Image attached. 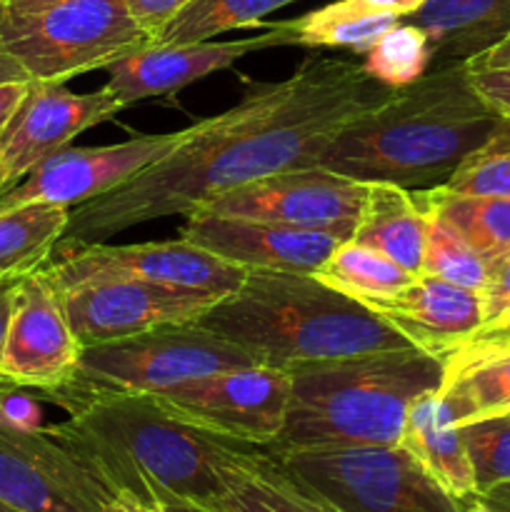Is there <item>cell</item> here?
Returning <instances> with one entry per match:
<instances>
[{
  "label": "cell",
  "mask_w": 510,
  "mask_h": 512,
  "mask_svg": "<svg viewBox=\"0 0 510 512\" xmlns=\"http://www.w3.org/2000/svg\"><path fill=\"white\" fill-rule=\"evenodd\" d=\"M335 512H465L403 445L273 453Z\"/></svg>",
  "instance_id": "obj_8"
},
{
  "label": "cell",
  "mask_w": 510,
  "mask_h": 512,
  "mask_svg": "<svg viewBox=\"0 0 510 512\" xmlns=\"http://www.w3.org/2000/svg\"><path fill=\"white\" fill-rule=\"evenodd\" d=\"M243 365L258 363L200 323L160 325L130 338L83 345L73 378L63 388L38 393V398L58 405L90 395H160L190 380Z\"/></svg>",
  "instance_id": "obj_6"
},
{
  "label": "cell",
  "mask_w": 510,
  "mask_h": 512,
  "mask_svg": "<svg viewBox=\"0 0 510 512\" xmlns=\"http://www.w3.org/2000/svg\"><path fill=\"white\" fill-rule=\"evenodd\" d=\"M383 318L413 348L445 360L483 328L480 293L445 283L433 275H415L413 283L390 298L360 300Z\"/></svg>",
  "instance_id": "obj_19"
},
{
  "label": "cell",
  "mask_w": 510,
  "mask_h": 512,
  "mask_svg": "<svg viewBox=\"0 0 510 512\" xmlns=\"http://www.w3.org/2000/svg\"><path fill=\"white\" fill-rule=\"evenodd\" d=\"M190 3L193 0H128V8L140 28L153 38L173 15H178Z\"/></svg>",
  "instance_id": "obj_36"
},
{
  "label": "cell",
  "mask_w": 510,
  "mask_h": 512,
  "mask_svg": "<svg viewBox=\"0 0 510 512\" xmlns=\"http://www.w3.org/2000/svg\"><path fill=\"white\" fill-rule=\"evenodd\" d=\"M398 15L365 10L350 0H335L318 10L288 20L293 45L300 48H343L363 55L385 30L398 25Z\"/></svg>",
  "instance_id": "obj_26"
},
{
  "label": "cell",
  "mask_w": 510,
  "mask_h": 512,
  "mask_svg": "<svg viewBox=\"0 0 510 512\" xmlns=\"http://www.w3.org/2000/svg\"><path fill=\"white\" fill-rule=\"evenodd\" d=\"M403 448H408L435 480L458 500L475 498V478L465 450L463 428L440 418L438 390L425 393L410 405L405 418Z\"/></svg>",
  "instance_id": "obj_24"
},
{
  "label": "cell",
  "mask_w": 510,
  "mask_h": 512,
  "mask_svg": "<svg viewBox=\"0 0 510 512\" xmlns=\"http://www.w3.org/2000/svg\"><path fill=\"white\" fill-rule=\"evenodd\" d=\"M425 225L428 215L413 190L393 183H365L363 208L350 240L378 250L408 273L420 275Z\"/></svg>",
  "instance_id": "obj_22"
},
{
  "label": "cell",
  "mask_w": 510,
  "mask_h": 512,
  "mask_svg": "<svg viewBox=\"0 0 510 512\" xmlns=\"http://www.w3.org/2000/svg\"><path fill=\"white\" fill-rule=\"evenodd\" d=\"M405 20L425 30L433 48V68H440L478 58L508 38L510 0H428Z\"/></svg>",
  "instance_id": "obj_21"
},
{
  "label": "cell",
  "mask_w": 510,
  "mask_h": 512,
  "mask_svg": "<svg viewBox=\"0 0 510 512\" xmlns=\"http://www.w3.org/2000/svg\"><path fill=\"white\" fill-rule=\"evenodd\" d=\"M393 93L363 60L310 55L278 83H258L118 190L70 210L63 240L103 243L135 225L188 218L208 200L290 168L318 165L335 135Z\"/></svg>",
  "instance_id": "obj_1"
},
{
  "label": "cell",
  "mask_w": 510,
  "mask_h": 512,
  "mask_svg": "<svg viewBox=\"0 0 510 512\" xmlns=\"http://www.w3.org/2000/svg\"><path fill=\"white\" fill-rule=\"evenodd\" d=\"M475 68H500V65H510V35L503 38L500 43H495L493 48H488L485 53H480L478 58L468 60Z\"/></svg>",
  "instance_id": "obj_41"
},
{
  "label": "cell",
  "mask_w": 510,
  "mask_h": 512,
  "mask_svg": "<svg viewBox=\"0 0 510 512\" xmlns=\"http://www.w3.org/2000/svg\"><path fill=\"white\" fill-rule=\"evenodd\" d=\"M103 512H165L163 505L155 500H143L138 495L128 493V490H115L110 498L105 500Z\"/></svg>",
  "instance_id": "obj_39"
},
{
  "label": "cell",
  "mask_w": 510,
  "mask_h": 512,
  "mask_svg": "<svg viewBox=\"0 0 510 512\" xmlns=\"http://www.w3.org/2000/svg\"><path fill=\"white\" fill-rule=\"evenodd\" d=\"M83 345L110 343L160 325L198 323L223 295L145 280H105L58 290Z\"/></svg>",
  "instance_id": "obj_14"
},
{
  "label": "cell",
  "mask_w": 510,
  "mask_h": 512,
  "mask_svg": "<svg viewBox=\"0 0 510 512\" xmlns=\"http://www.w3.org/2000/svg\"><path fill=\"white\" fill-rule=\"evenodd\" d=\"M80 353L83 343L45 270L18 280L0 348V385L35 393L63 388L78 370Z\"/></svg>",
  "instance_id": "obj_12"
},
{
  "label": "cell",
  "mask_w": 510,
  "mask_h": 512,
  "mask_svg": "<svg viewBox=\"0 0 510 512\" xmlns=\"http://www.w3.org/2000/svg\"><path fill=\"white\" fill-rule=\"evenodd\" d=\"M365 73L390 90L405 88L433 68V48L423 28L400 20L363 53Z\"/></svg>",
  "instance_id": "obj_31"
},
{
  "label": "cell",
  "mask_w": 510,
  "mask_h": 512,
  "mask_svg": "<svg viewBox=\"0 0 510 512\" xmlns=\"http://www.w3.org/2000/svg\"><path fill=\"white\" fill-rule=\"evenodd\" d=\"M20 78H28V75L23 73V68H20L8 53L0 50V83H5V80H20Z\"/></svg>",
  "instance_id": "obj_45"
},
{
  "label": "cell",
  "mask_w": 510,
  "mask_h": 512,
  "mask_svg": "<svg viewBox=\"0 0 510 512\" xmlns=\"http://www.w3.org/2000/svg\"><path fill=\"white\" fill-rule=\"evenodd\" d=\"M455 195L510 198V120L480 150H475L445 185Z\"/></svg>",
  "instance_id": "obj_32"
},
{
  "label": "cell",
  "mask_w": 510,
  "mask_h": 512,
  "mask_svg": "<svg viewBox=\"0 0 510 512\" xmlns=\"http://www.w3.org/2000/svg\"><path fill=\"white\" fill-rule=\"evenodd\" d=\"M503 123L473 85L468 60L448 63L345 125L318 165L360 183L440 188Z\"/></svg>",
  "instance_id": "obj_2"
},
{
  "label": "cell",
  "mask_w": 510,
  "mask_h": 512,
  "mask_svg": "<svg viewBox=\"0 0 510 512\" xmlns=\"http://www.w3.org/2000/svg\"><path fill=\"white\" fill-rule=\"evenodd\" d=\"M125 110L105 88L73 93L65 83L30 80V90L0 138V195L43 160L68 148L80 133Z\"/></svg>",
  "instance_id": "obj_16"
},
{
  "label": "cell",
  "mask_w": 510,
  "mask_h": 512,
  "mask_svg": "<svg viewBox=\"0 0 510 512\" xmlns=\"http://www.w3.org/2000/svg\"><path fill=\"white\" fill-rule=\"evenodd\" d=\"M128 0H65L38 13L0 10V50L30 80L65 83L148 48Z\"/></svg>",
  "instance_id": "obj_7"
},
{
  "label": "cell",
  "mask_w": 510,
  "mask_h": 512,
  "mask_svg": "<svg viewBox=\"0 0 510 512\" xmlns=\"http://www.w3.org/2000/svg\"><path fill=\"white\" fill-rule=\"evenodd\" d=\"M478 500H483V503L495 512H510V485L493 490V493L483 495V498H478Z\"/></svg>",
  "instance_id": "obj_44"
},
{
  "label": "cell",
  "mask_w": 510,
  "mask_h": 512,
  "mask_svg": "<svg viewBox=\"0 0 510 512\" xmlns=\"http://www.w3.org/2000/svg\"><path fill=\"white\" fill-rule=\"evenodd\" d=\"M68 420L48 425L110 493L178 498L213 508L223 493L228 440L173 418L153 395H90L58 403Z\"/></svg>",
  "instance_id": "obj_3"
},
{
  "label": "cell",
  "mask_w": 510,
  "mask_h": 512,
  "mask_svg": "<svg viewBox=\"0 0 510 512\" xmlns=\"http://www.w3.org/2000/svg\"><path fill=\"white\" fill-rule=\"evenodd\" d=\"M218 470L223 493L210 508L215 512H335L258 445L228 440Z\"/></svg>",
  "instance_id": "obj_20"
},
{
  "label": "cell",
  "mask_w": 510,
  "mask_h": 512,
  "mask_svg": "<svg viewBox=\"0 0 510 512\" xmlns=\"http://www.w3.org/2000/svg\"><path fill=\"white\" fill-rule=\"evenodd\" d=\"M415 198H418V193H415ZM420 205L428 215L423 270L420 273L433 275V278L445 280V283L460 285V288L475 290V293H483L490 273H493V260L485 258L478 248H473L463 238V233L453 223H448L438 210L430 208L423 200H420Z\"/></svg>",
  "instance_id": "obj_30"
},
{
  "label": "cell",
  "mask_w": 510,
  "mask_h": 512,
  "mask_svg": "<svg viewBox=\"0 0 510 512\" xmlns=\"http://www.w3.org/2000/svg\"><path fill=\"white\" fill-rule=\"evenodd\" d=\"M153 398L193 428L265 448L285 425L290 375L268 365H243L190 380Z\"/></svg>",
  "instance_id": "obj_10"
},
{
  "label": "cell",
  "mask_w": 510,
  "mask_h": 512,
  "mask_svg": "<svg viewBox=\"0 0 510 512\" xmlns=\"http://www.w3.org/2000/svg\"><path fill=\"white\" fill-rule=\"evenodd\" d=\"M43 270L58 290L105 283V280H145V283L208 290L215 295L238 290L248 273L183 238L128 245H113L108 240L103 243L60 240Z\"/></svg>",
  "instance_id": "obj_9"
},
{
  "label": "cell",
  "mask_w": 510,
  "mask_h": 512,
  "mask_svg": "<svg viewBox=\"0 0 510 512\" xmlns=\"http://www.w3.org/2000/svg\"><path fill=\"white\" fill-rule=\"evenodd\" d=\"M70 208L33 203L0 213V283H18L45 268L63 240Z\"/></svg>",
  "instance_id": "obj_25"
},
{
  "label": "cell",
  "mask_w": 510,
  "mask_h": 512,
  "mask_svg": "<svg viewBox=\"0 0 510 512\" xmlns=\"http://www.w3.org/2000/svg\"><path fill=\"white\" fill-rule=\"evenodd\" d=\"M288 375L285 425L268 453L400 445L410 405L443 385L445 360L403 348L293 365Z\"/></svg>",
  "instance_id": "obj_5"
},
{
  "label": "cell",
  "mask_w": 510,
  "mask_h": 512,
  "mask_svg": "<svg viewBox=\"0 0 510 512\" xmlns=\"http://www.w3.org/2000/svg\"><path fill=\"white\" fill-rule=\"evenodd\" d=\"M470 75H473V85L483 95L485 103L505 120H510V65H500V68L470 65Z\"/></svg>",
  "instance_id": "obj_35"
},
{
  "label": "cell",
  "mask_w": 510,
  "mask_h": 512,
  "mask_svg": "<svg viewBox=\"0 0 510 512\" xmlns=\"http://www.w3.org/2000/svg\"><path fill=\"white\" fill-rule=\"evenodd\" d=\"M440 418L455 428L510 415V348L445 360L438 390Z\"/></svg>",
  "instance_id": "obj_23"
},
{
  "label": "cell",
  "mask_w": 510,
  "mask_h": 512,
  "mask_svg": "<svg viewBox=\"0 0 510 512\" xmlns=\"http://www.w3.org/2000/svg\"><path fill=\"white\" fill-rule=\"evenodd\" d=\"M198 323L258 365L280 370L413 348L360 300L310 273L248 270L240 288L223 295Z\"/></svg>",
  "instance_id": "obj_4"
},
{
  "label": "cell",
  "mask_w": 510,
  "mask_h": 512,
  "mask_svg": "<svg viewBox=\"0 0 510 512\" xmlns=\"http://www.w3.org/2000/svg\"><path fill=\"white\" fill-rule=\"evenodd\" d=\"M350 3L360 5L365 10H375V13L398 15L400 20H405L418 13L428 0H350Z\"/></svg>",
  "instance_id": "obj_40"
},
{
  "label": "cell",
  "mask_w": 510,
  "mask_h": 512,
  "mask_svg": "<svg viewBox=\"0 0 510 512\" xmlns=\"http://www.w3.org/2000/svg\"><path fill=\"white\" fill-rule=\"evenodd\" d=\"M158 503L163 505L165 512H215V510L205 508V505L188 503V500H178V498H160Z\"/></svg>",
  "instance_id": "obj_46"
},
{
  "label": "cell",
  "mask_w": 510,
  "mask_h": 512,
  "mask_svg": "<svg viewBox=\"0 0 510 512\" xmlns=\"http://www.w3.org/2000/svg\"><path fill=\"white\" fill-rule=\"evenodd\" d=\"M28 90H30V78L5 80V83H0V138H3L5 128L10 125L13 115L18 113L20 103L25 100Z\"/></svg>",
  "instance_id": "obj_38"
},
{
  "label": "cell",
  "mask_w": 510,
  "mask_h": 512,
  "mask_svg": "<svg viewBox=\"0 0 510 512\" xmlns=\"http://www.w3.org/2000/svg\"><path fill=\"white\" fill-rule=\"evenodd\" d=\"M298 0H193L153 35V45H185L213 40L235 28L263 25L265 15Z\"/></svg>",
  "instance_id": "obj_28"
},
{
  "label": "cell",
  "mask_w": 510,
  "mask_h": 512,
  "mask_svg": "<svg viewBox=\"0 0 510 512\" xmlns=\"http://www.w3.org/2000/svg\"><path fill=\"white\" fill-rule=\"evenodd\" d=\"M313 275L355 300L390 298L415 278L413 273L380 255L378 250L365 248L353 240H343Z\"/></svg>",
  "instance_id": "obj_29"
},
{
  "label": "cell",
  "mask_w": 510,
  "mask_h": 512,
  "mask_svg": "<svg viewBox=\"0 0 510 512\" xmlns=\"http://www.w3.org/2000/svg\"><path fill=\"white\" fill-rule=\"evenodd\" d=\"M180 238L218 255L243 270L318 273L343 238L325 230L295 228L268 220L215 215L195 210L188 215Z\"/></svg>",
  "instance_id": "obj_18"
},
{
  "label": "cell",
  "mask_w": 510,
  "mask_h": 512,
  "mask_svg": "<svg viewBox=\"0 0 510 512\" xmlns=\"http://www.w3.org/2000/svg\"><path fill=\"white\" fill-rule=\"evenodd\" d=\"M480 300H483V328L500 323L510 315V253L493 265V273L480 293Z\"/></svg>",
  "instance_id": "obj_34"
},
{
  "label": "cell",
  "mask_w": 510,
  "mask_h": 512,
  "mask_svg": "<svg viewBox=\"0 0 510 512\" xmlns=\"http://www.w3.org/2000/svg\"><path fill=\"white\" fill-rule=\"evenodd\" d=\"M293 45L288 20L268 25L260 35L240 40H200L185 45H153L108 65L103 88L128 108L140 100L178 93L190 83L233 68L238 60L258 50Z\"/></svg>",
  "instance_id": "obj_17"
},
{
  "label": "cell",
  "mask_w": 510,
  "mask_h": 512,
  "mask_svg": "<svg viewBox=\"0 0 510 512\" xmlns=\"http://www.w3.org/2000/svg\"><path fill=\"white\" fill-rule=\"evenodd\" d=\"M13 288H15V283H0V348H3L5 328H8L10 303H13ZM0 388H3V385H0Z\"/></svg>",
  "instance_id": "obj_43"
},
{
  "label": "cell",
  "mask_w": 510,
  "mask_h": 512,
  "mask_svg": "<svg viewBox=\"0 0 510 512\" xmlns=\"http://www.w3.org/2000/svg\"><path fill=\"white\" fill-rule=\"evenodd\" d=\"M180 140V130L163 135H138L115 145L65 148L30 170L18 185L0 195V213L33 203L78 208L100 195L118 190Z\"/></svg>",
  "instance_id": "obj_15"
},
{
  "label": "cell",
  "mask_w": 510,
  "mask_h": 512,
  "mask_svg": "<svg viewBox=\"0 0 510 512\" xmlns=\"http://www.w3.org/2000/svg\"><path fill=\"white\" fill-rule=\"evenodd\" d=\"M110 490L48 433L0 423V503L18 512H103Z\"/></svg>",
  "instance_id": "obj_13"
},
{
  "label": "cell",
  "mask_w": 510,
  "mask_h": 512,
  "mask_svg": "<svg viewBox=\"0 0 510 512\" xmlns=\"http://www.w3.org/2000/svg\"><path fill=\"white\" fill-rule=\"evenodd\" d=\"M363 198L365 183L320 165H310V168H290L265 175L253 183L228 190L195 210L325 230L350 240L358 225Z\"/></svg>",
  "instance_id": "obj_11"
},
{
  "label": "cell",
  "mask_w": 510,
  "mask_h": 512,
  "mask_svg": "<svg viewBox=\"0 0 510 512\" xmlns=\"http://www.w3.org/2000/svg\"><path fill=\"white\" fill-rule=\"evenodd\" d=\"M508 348H510V315L500 320V323L488 325V328H480L478 333H475L470 340H465L455 353L473 355V353H490V350H508Z\"/></svg>",
  "instance_id": "obj_37"
},
{
  "label": "cell",
  "mask_w": 510,
  "mask_h": 512,
  "mask_svg": "<svg viewBox=\"0 0 510 512\" xmlns=\"http://www.w3.org/2000/svg\"><path fill=\"white\" fill-rule=\"evenodd\" d=\"M465 450L475 478V498L510 485V415L463 428Z\"/></svg>",
  "instance_id": "obj_33"
},
{
  "label": "cell",
  "mask_w": 510,
  "mask_h": 512,
  "mask_svg": "<svg viewBox=\"0 0 510 512\" xmlns=\"http://www.w3.org/2000/svg\"><path fill=\"white\" fill-rule=\"evenodd\" d=\"M65 3V0H0V10L5 13H38V10L53 8V5Z\"/></svg>",
  "instance_id": "obj_42"
},
{
  "label": "cell",
  "mask_w": 510,
  "mask_h": 512,
  "mask_svg": "<svg viewBox=\"0 0 510 512\" xmlns=\"http://www.w3.org/2000/svg\"><path fill=\"white\" fill-rule=\"evenodd\" d=\"M465 512H495V510H490L483 500L470 498V500H465Z\"/></svg>",
  "instance_id": "obj_47"
},
{
  "label": "cell",
  "mask_w": 510,
  "mask_h": 512,
  "mask_svg": "<svg viewBox=\"0 0 510 512\" xmlns=\"http://www.w3.org/2000/svg\"><path fill=\"white\" fill-rule=\"evenodd\" d=\"M423 203L438 210L448 223L463 233L473 248L493 265L510 253V198H478V195H455L443 188L415 190Z\"/></svg>",
  "instance_id": "obj_27"
}]
</instances>
